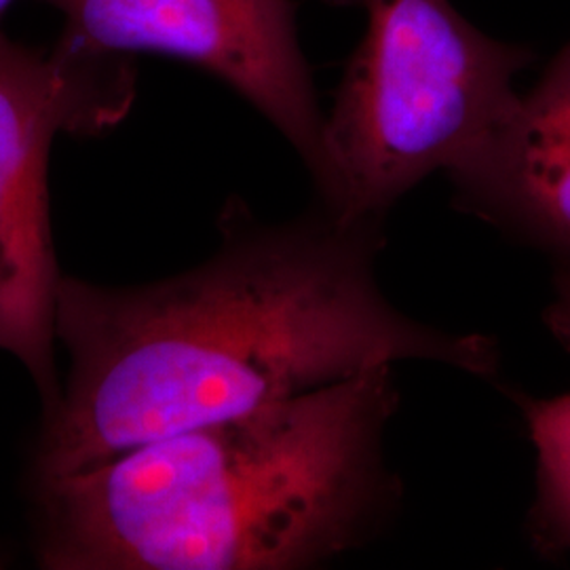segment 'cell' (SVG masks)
I'll return each instance as SVG.
<instances>
[{"mask_svg":"<svg viewBox=\"0 0 570 570\" xmlns=\"http://www.w3.org/2000/svg\"><path fill=\"white\" fill-rule=\"evenodd\" d=\"M218 233L207 261L161 282L106 287L61 275L56 338L70 366L45 412L35 487L383 364L499 376L492 336L433 326L389 301L385 218L315 202L265 223L233 197Z\"/></svg>","mask_w":570,"mask_h":570,"instance_id":"1","label":"cell"},{"mask_svg":"<svg viewBox=\"0 0 570 570\" xmlns=\"http://www.w3.org/2000/svg\"><path fill=\"white\" fill-rule=\"evenodd\" d=\"M395 366L121 452L37 487L51 570H313L402 510Z\"/></svg>","mask_w":570,"mask_h":570,"instance_id":"2","label":"cell"},{"mask_svg":"<svg viewBox=\"0 0 570 570\" xmlns=\"http://www.w3.org/2000/svg\"><path fill=\"white\" fill-rule=\"evenodd\" d=\"M360 7L366 37L326 117L330 184L315 199L346 218H385L435 171H454L508 119L527 49L494 41L450 0H324Z\"/></svg>","mask_w":570,"mask_h":570,"instance_id":"3","label":"cell"},{"mask_svg":"<svg viewBox=\"0 0 570 570\" xmlns=\"http://www.w3.org/2000/svg\"><path fill=\"white\" fill-rule=\"evenodd\" d=\"M131 60L60 41L41 51L0 26V351L39 389L45 412L60 397L56 303L60 271L49 205V155L60 134H100L131 108Z\"/></svg>","mask_w":570,"mask_h":570,"instance_id":"4","label":"cell"},{"mask_svg":"<svg viewBox=\"0 0 570 570\" xmlns=\"http://www.w3.org/2000/svg\"><path fill=\"white\" fill-rule=\"evenodd\" d=\"M66 21L61 41L85 53L188 61L252 104L303 159L326 195V117L298 45L292 0H41Z\"/></svg>","mask_w":570,"mask_h":570,"instance_id":"5","label":"cell"},{"mask_svg":"<svg viewBox=\"0 0 570 570\" xmlns=\"http://www.w3.org/2000/svg\"><path fill=\"white\" fill-rule=\"evenodd\" d=\"M449 178L456 209L570 271V42Z\"/></svg>","mask_w":570,"mask_h":570,"instance_id":"6","label":"cell"},{"mask_svg":"<svg viewBox=\"0 0 570 570\" xmlns=\"http://www.w3.org/2000/svg\"><path fill=\"white\" fill-rule=\"evenodd\" d=\"M537 456L534 501L529 513L532 543L543 553L570 551V391L551 397L520 395Z\"/></svg>","mask_w":570,"mask_h":570,"instance_id":"7","label":"cell"},{"mask_svg":"<svg viewBox=\"0 0 570 570\" xmlns=\"http://www.w3.org/2000/svg\"><path fill=\"white\" fill-rule=\"evenodd\" d=\"M543 324L551 338L570 355V271H556L553 294L543 311Z\"/></svg>","mask_w":570,"mask_h":570,"instance_id":"8","label":"cell"},{"mask_svg":"<svg viewBox=\"0 0 570 570\" xmlns=\"http://www.w3.org/2000/svg\"><path fill=\"white\" fill-rule=\"evenodd\" d=\"M11 2H13V0H0V16H2V11H4Z\"/></svg>","mask_w":570,"mask_h":570,"instance_id":"9","label":"cell"}]
</instances>
